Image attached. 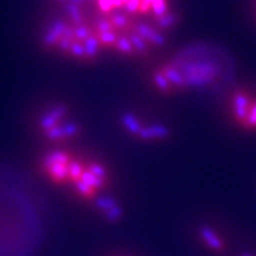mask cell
Wrapping results in <instances>:
<instances>
[{"label": "cell", "mask_w": 256, "mask_h": 256, "mask_svg": "<svg viewBox=\"0 0 256 256\" xmlns=\"http://www.w3.org/2000/svg\"><path fill=\"white\" fill-rule=\"evenodd\" d=\"M242 256H252V255H249V254H243Z\"/></svg>", "instance_id": "obj_11"}, {"label": "cell", "mask_w": 256, "mask_h": 256, "mask_svg": "<svg viewBox=\"0 0 256 256\" xmlns=\"http://www.w3.org/2000/svg\"><path fill=\"white\" fill-rule=\"evenodd\" d=\"M110 168L104 160L94 156L84 154L82 171L72 186L80 197L94 200L110 183Z\"/></svg>", "instance_id": "obj_8"}, {"label": "cell", "mask_w": 256, "mask_h": 256, "mask_svg": "<svg viewBox=\"0 0 256 256\" xmlns=\"http://www.w3.org/2000/svg\"><path fill=\"white\" fill-rule=\"evenodd\" d=\"M92 24L104 52L127 60H142L162 50L172 32L148 22L119 14H98L92 10Z\"/></svg>", "instance_id": "obj_2"}, {"label": "cell", "mask_w": 256, "mask_h": 256, "mask_svg": "<svg viewBox=\"0 0 256 256\" xmlns=\"http://www.w3.org/2000/svg\"><path fill=\"white\" fill-rule=\"evenodd\" d=\"M200 238L202 242L206 244V247L209 248L210 250L220 254L226 249L224 240L220 238L218 232H216L215 230L209 228V226H202L200 229Z\"/></svg>", "instance_id": "obj_9"}, {"label": "cell", "mask_w": 256, "mask_h": 256, "mask_svg": "<svg viewBox=\"0 0 256 256\" xmlns=\"http://www.w3.org/2000/svg\"><path fill=\"white\" fill-rule=\"evenodd\" d=\"M222 75L223 66L217 57L191 48L156 64L150 72V84L160 95L174 96L216 84Z\"/></svg>", "instance_id": "obj_3"}, {"label": "cell", "mask_w": 256, "mask_h": 256, "mask_svg": "<svg viewBox=\"0 0 256 256\" xmlns=\"http://www.w3.org/2000/svg\"><path fill=\"white\" fill-rule=\"evenodd\" d=\"M34 130L50 148L70 147L83 136V124L69 104L60 101L42 106L34 114Z\"/></svg>", "instance_id": "obj_4"}, {"label": "cell", "mask_w": 256, "mask_h": 256, "mask_svg": "<svg viewBox=\"0 0 256 256\" xmlns=\"http://www.w3.org/2000/svg\"><path fill=\"white\" fill-rule=\"evenodd\" d=\"M42 46L57 56L92 64L104 55L92 24L90 0H68L40 30Z\"/></svg>", "instance_id": "obj_1"}, {"label": "cell", "mask_w": 256, "mask_h": 256, "mask_svg": "<svg viewBox=\"0 0 256 256\" xmlns=\"http://www.w3.org/2000/svg\"><path fill=\"white\" fill-rule=\"evenodd\" d=\"M118 122L124 133L140 142L160 144L171 136V130L168 126L148 120L133 110L122 112L119 115Z\"/></svg>", "instance_id": "obj_7"}, {"label": "cell", "mask_w": 256, "mask_h": 256, "mask_svg": "<svg viewBox=\"0 0 256 256\" xmlns=\"http://www.w3.org/2000/svg\"><path fill=\"white\" fill-rule=\"evenodd\" d=\"M252 18H254V20H255V23H256V0H252Z\"/></svg>", "instance_id": "obj_10"}, {"label": "cell", "mask_w": 256, "mask_h": 256, "mask_svg": "<svg viewBox=\"0 0 256 256\" xmlns=\"http://www.w3.org/2000/svg\"><path fill=\"white\" fill-rule=\"evenodd\" d=\"M230 122L243 133L256 134V90L236 87L226 100Z\"/></svg>", "instance_id": "obj_6"}, {"label": "cell", "mask_w": 256, "mask_h": 256, "mask_svg": "<svg viewBox=\"0 0 256 256\" xmlns=\"http://www.w3.org/2000/svg\"><path fill=\"white\" fill-rule=\"evenodd\" d=\"M92 10L98 14H119L148 22L174 32L180 22L174 0H90Z\"/></svg>", "instance_id": "obj_5"}]
</instances>
